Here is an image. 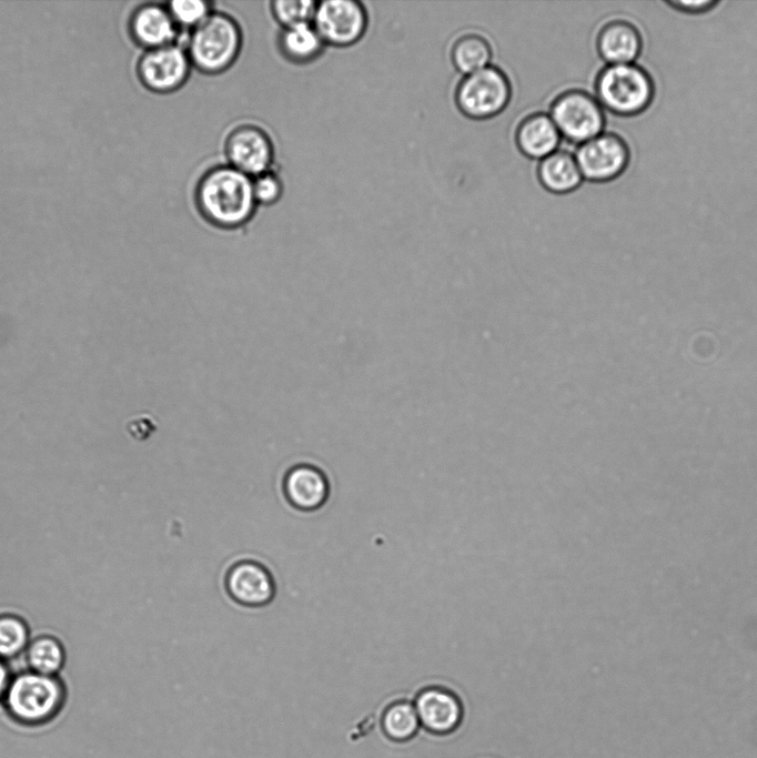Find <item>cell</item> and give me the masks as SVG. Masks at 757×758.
Masks as SVG:
<instances>
[{
	"label": "cell",
	"instance_id": "obj_1",
	"mask_svg": "<svg viewBox=\"0 0 757 758\" xmlns=\"http://www.w3.org/2000/svg\"><path fill=\"white\" fill-rule=\"evenodd\" d=\"M194 203L208 223L224 230L246 224L258 208L252 178L228 163L211 166L200 176L194 188Z\"/></svg>",
	"mask_w": 757,
	"mask_h": 758
},
{
	"label": "cell",
	"instance_id": "obj_2",
	"mask_svg": "<svg viewBox=\"0 0 757 758\" xmlns=\"http://www.w3.org/2000/svg\"><path fill=\"white\" fill-rule=\"evenodd\" d=\"M181 44L194 69L203 74L216 75L229 70L240 57L243 32L234 17L213 10L189 31Z\"/></svg>",
	"mask_w": 757,
	"mask_h": 758
},
{
	"label": "cell",
	"instance_id": "obj_3",
	"mask_svg": "<svg viewBox=\"0 0 757 758\" xmlns=\"http://www.w3.org/2000/svg\"><path fill=\"white\" fill-rule=\"evenodd\" d=\"M595 93L603 109L633 117L650 105L655 85L650 74L636 63L607 64L597 73Z\"/></svg>",
	"mask_w": 757,
	"mask_h": 758
},
{
	"label": "cell",
	"instance_id": "obj_4",
	"mask_svg": "<svg viewBox=\"0 0 757 758\" xmlns=\"http://www.w3.org/2000/svg\"><path fill=\"white\" fill-rule=\"evenodd\" d=\"M3 700L13 719L39 725L52 719L61 709L64 689L55 676L29 670L10 680Z\"/></svg>",
	"mask_w": 757,
	"mask_h": 758
},
{
	"label": "cell",
	"instance_id": "obj_5",
	"mask_svg": "<svg viewBox=\"0 0 757 758\" xmlns=\"http://www.w3.org/2000/svg\"><path fill=\"white\" fill-rule=\"evenodd\" d=\"M508 75L489 64L463 75L456 85L454 100L460 112L472 120H488L502 113L512 99Z\"/></svg>",
	"mask_w": 757,
	"mask_h": 758
},
{
	"label": "cell",
	"instance_id": "obj_6",
	"mask_svg": "<svg viewBox=\"0 0 757 758\" xmlns=\"http://www.w3.org/2000/svg\"><path fill=\"white\" fill-rule=\"evenodd\" d=\"M548 114L562 139L578 145L600 134L606 121L596 97L582 89H568L557 94Z\"/></svg>",
	"mask_w": 757,
	"mask_h": 758
},
{
	"label": "cell",
	"instance_id": "obj_7",
	"mask_svg": "<svg viewBox=\"0 0 757 758\" xmlns=\"http://www.w3.org/2000/svg\"><path fill=\"white\" fill-rule=\"evenodd\" d=\"M312 24L325 46L346 48L365 34L369 14L357 0H325L317 2Z\"/></svg>",
	"mask_w": 757,
	"mask_h": 758
},
{
	"label": "cell",
	"instance_id": "obj_8",
	"mask_svg": "<svg viewBox=\"0 0 757 758\" xmlns=\"http://www.w3.org/2000/svg\"><path fill=\"white\" fill-rule=\"evenodd\" d=\"M574 155L583 179L603 183L618 178L626 170L630 152L620 135L602 132L579 144Z\"/></svg>",
	"mask_w": 757,
	"mask_h": 758
},
{
	"label": "cell",
	"instance_id": "obj_9",
	"mask_svg": "<svg viewBox=\"0 0 757 758\" xmlns=\"http://www.w3.org/2000/svg\"><path fill=\"white\" fill-rule=\"evenodd\" d=\"M192 68L185 48L175 42L147 50L139 60L138 74L149 90L171 93L186 83Z\"/></svg>",
	"mask_w": 757,
	"mask_h": 758
},
{
	"label": "cell",
	"instance_id": "obj_10",
	"mask_svg": "<svg viewBox=\"0 0 757 758\" xmlns=\"http://www.w3.org/2000/svg\"><path fill=\"white\" fill-rule=\"evenodd\" d=\"M226 163L253 178L273 169L275 149L269 133L258 124L234 127L224 140Z\"/></svg>",
	"mask_w": 757,
	"mask_h": 758
},
{
	"label": "cell",
	"instance_id": "obj_11",
	"mask_svg": "<svg viewBox=\"0 0 757 758\" xmlns=\"http://www.w3.org/2000/svg\"><path fill=\"white\" fill-rule=\"evenodd\" d=\"M413 704L421 728L426 732L444 737L458 730L464 721V705L461 697L443 685H427L415 695Z\"/></svg>",
	"mask_w": 757,
	"mask_h": 758
},
{
	"label": "cell",
	"instance_id": "obj_12",
	"mask_svg": "<svg viewBox=\"0 0 757 758\" xmlns=\"http://www.w3.org/2000/svg\"><path fill=\"white\" fill-rule=\"evenodd\" d=\"M130 28L134 40L147 50L175 43L180 39V29L168 7L158 3H147L138 8L131 18Z\"/></svg>",
	"mask_w": 757,
	"mask_h": 758
},
{
	"label": "cell",
	"instance_id": "obj_13",
	"mask_svg": "<svg viewBox=\"0 0 757 758\" xmlns=\"http://www.w3.org/2000/svg\"><path fill=\"white\" fill-rule=\"evenodd\" d=\"M643 48L638 29L626 20H612L598 31L596 49L607 64L634 63Z\"/></svg>",
	"mask_w": 757,
	"mask_h": 758
},
{
	"label": "cell",
	"instance_id": "obj_14",
	"mask_svg": "<svg viewBox=\"0 0 757 758\" xmlns=\"http://www.w3.org/2000/svg\"><path fill=\"white\" fill-rule=\"evenodd\" d=\"M561 133L551 115L533 112L524 117L516 127L515 142L522 154L542 160L558 150Z\"/></svg>",
	"mask_w": 757,
	"mask_h": 758
},
{
	"label": "cell",
	"instance_id": "obj_15",
	"mask_svg": "<svg viewBox=\"0 0 757 758\" xmlns=\"http://www.w3.org/2000/svg\"><path fill=\"white\" fill-rule=\"evenodd\" d=\"M230 595L242 605L261 606L268 604L274 594V584L269 572L258 563L241 562L228 574Z\"/></svg>",
	"mask_w": 757,
	"mask_h": 758
},
{
	"label": "cell",
	"instance_id": "obj_16",
	"mask_svg": "<svg viewBox=\"0 0 757 758\" xmlns=\"http://www.w3.org/2000/svg\"><path fill=\"white\" fill-rule=\"evenodd\" d=\"M284 489L295 507L314 509L325 502L329 484L319 468L309 464H299L286 473Z\"/></svg>",
	"mask_w": 757,
	"mask_h": 758
},
{
	"label": "cell",
	"instance_id": "obj_17",
	"mask_svg": "<svg viewBox=\"0 0 757 758\" xmlns=\"http://www.w3.org/2000/svg\"><path fill=\"white\" fill-rule=\"evenodd\" d=\"M537 179L546 191L554 194L571 193L584 180L574 153L562 149L538 162Z\"/></svg>",
	"mask_w": 757,
	"mask_h": 758
},
{
	"label": "cell",
	"instance_id": "obj_18",
	"mask_svg": "<svg viewBox=\"0 0 757 758\" xmlns=\"http://www.w3.org/2000/svg\"><path fill=\"white\" fill-rule=\"evenodd\" d=\"M325 43L312 23L281 28L277 48L282 57L294 64H307L323 53Z\"/></svg>",
	"mask_w": 757,
	"mask_h": 758
},
{
	"label": "cell",
	"instance_id": "obj_19",
	"mask_svg": "<svg viewBox=\"0 0 757 758\" xmlns=\"http://www.w3.org/2000/svg\"><path fill=\"white\" fill-rule=\"evenodd\" d=\"M380 726L384 737L396 744L408 742L422 729L413 700L396 699L381 712Z\"/></svg>",
	"mask_w": 757,
	"mask_h": 758
},
{
	"label": "cell",
	"instance_id": "obj_20",
	"mask_svg": "<svg viewBox=\"0 0 757 758\" xmlns=\"http://www.w3.org/2000/svg\"><path fill=\"white\" fill-rule=\"evenodd\" d=\"M492 57L493 50L489 41L475 32L460 36L451 48L452 63L463 75L489 65Z\"/></svg>",
	"mask_w": 757,
	"mask_h": 758
},
{
	"label": "cell",
	"instance_id": "obj_21",
	"mask_svg": "<svg viewBox=\"0 0 757 758\" xmlns=\"http://www.w3.org/2000/svg\"><path fill=\"white\" fill-rule=\"evenodd\" d=\"M27 660L30 670L55 676L64 663V650L61 643L51 636H41L27 647Z\"/></svg>",
	"mask_w": 757,
	"mask_h": 758
},
{
	"label": "cell",
	"instance_id": "obj_22",
	"mask_svg": "<svg viewBox=\"0 0 757 758\" xmlns=\"http://www.w3.org/2000/svg\"><path fill=\"white\" fill-rule=\"evenodd\" d=\"M29 630L26 623L13 615L0 616V659L12 658L27 649Z\"/></svg>",
	"mask_w": 757,
	"mask_h": 758
},
{
	"label": "cell",
	"instance_id": "obj_23",
	"mask_svg": "<svg viewBox=\"0 0 757 758\" xmlns=\"http://www.w3.org/2000/svg\"><path fill=\"white\" fill-rule=\"evenodd\" d=\"M316 4L313 0H276L270 3V10L281 28H286L312 23Z\"/></svg>",
	"mask_w": 757,
	"mask_h": 758
},
{
	"label": "cell",
	"instance_id": "obj_24",
	"mask_svg": "<svg viewBox=\"0 0 757 758\" xmlns=\"http://www.w3.org/2000/svg\"><path fill=\"white\" fill-rule=\"evenodd\" d=\"M178 28L189 31L200 24L214 9L203 0H174L166 4Z\"/></svg>",
	"mask_w": 757,
	"mask_h": 758
},
{
	"label": "cell",
	"instance_id": "obj_25",
	"mask_svg": "<svg viewBox=\"0 0 757 758\" xmlns=\"http://www.w3.org/2000/svg\"><path fill=\"white\" fill-rule=\"evenodd\" d=\"M252 191L258 206H270L282 198L284 184L281 176L271 169L252 178Z\"/></svg>",
	"mask_w": 757,
	"mask_h": 758
},
{
	"label": "cell",
	"instance_id": "obj_26",
	"mask_svg": "<svg viewBox=\"0 0 757 758\" xmlns=\"http://www.w3.org/2000/svg\"><path fill=\"white\" fill-rule=\"evenodd\" d=\"M669 4L672 8L675 10L685 12V13H690V14H697V13H703L715 6L718 4V1L715 0H669L666 2Z\"/></svg>",
	"mask_w": 757,
	"mask_h": 758
},
{
	"label": "cell",
	"instance_id": "obj_27",
	"mask_svg": "<svg viewBox=\"0 0 757 758\" xmlns=\"http://www.w3.org/2000/svg\"><path fill=\"white\" fill-rule=\"evenodd\" d=\"M10 680L8 668L0 659V700L4 698Z\"/></svg>",
	"mask_w": 757,
	"mask_h": 758
}]
</instances>
